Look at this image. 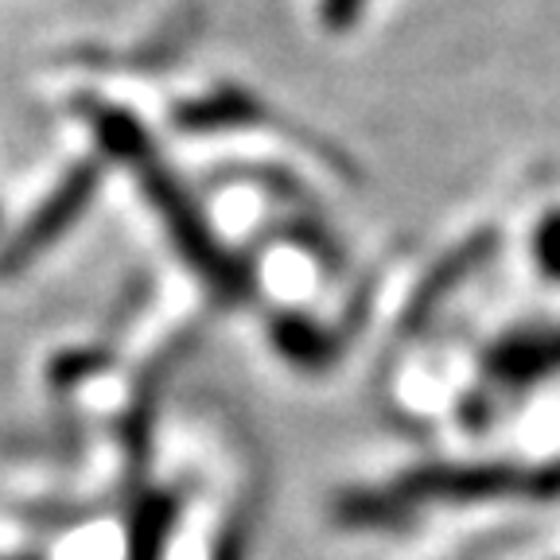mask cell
<instances>
[{
	"instance_id": "6da1fadb",
	"label": "cell",
	"mask_w": 560,
	"mask_h": 560,
	"mask_svg": "<svg viewBox=\"0 0 560 560\" xmlns=\"http://www.w3.org/2000/svg\"><path fill=\"white\" fill-rule=\"evenodd\" d=\"M90 121H94L102 149L114 160H121L132 172L144 202H149V207L156 210V219L164 222L167 242L175 245V254L199 272L202 284L222 300L249 296V272H245V265L237 261L226 245H222V237L210 230L199 202L187 195V187L175 179L172 167L160 160V152L152 149L149 132L140 129L137 117L121 114V109H94Z\"/></svg>"
},
{
	"instance_id": "7a4b0ae2",
	"label": "cell",
	"mask_w": 560,
	"mask_h": 560,
	"mask_svg": "<svg viewBox=\"0 0 560 560\" xmlns=\"http://www.w3.org/2000/svg\"><path fill=\"white\" fill-rule=\"evenodd\" d=\"M560 487V475L525 471L514 464H471V467H429V471L405 475L389 494L347 502V514L359 522H382L401 517L405 510L424 502H499V499H529V494H552Z\"/></svg>"
},
{
	"instance_id": "3957f363",
	"label": "cell",
	"mask_w": 560,
	"mask_h": 560,
	"mask_svg": "<svg viewBox=\"0 0 560 560\" xmlns=\"http://www.w3.org/2000/svg\"><path fill=\"white\" fill-rule=\"evenodd\" d=\"M97 187H102V167H97L94 160L70 167L59 184H55V191L32 210V219H27L24 226L12 234V242L4 245V254H0V272L12 277V272L27 269L35 257H44L47 249H51V245L82 219V210L94 202Z\"/></svg>"
},
{
	"instance_id": "277c9868",
	"label": "cell",
	"mask_w": 560,
	"mask_h": 560,
	"mask_svg": "<svg viewBox=\"0 0 560 560\" xmlns=\"http://www.w3.org/2000/svg\"><path fill=\"white\" fill-rule=\"evenodd\" d=\"M560 370V331H522L490 354V374L510 385H529Z\"/></svg>"
},
{
	"instance_id": "5b68a950",
	"label": "cell",
	"mask_w": 560,
	"mask_h": 560,
	"mask_svg": "<svg viewBox=\"0 0 560 560\" xmlns=\"http://www.w3.org/2000/svg\"><path fill=\"white\" fill-rule=\"evenodd\" d=\"M272 347H277L289 362H296V366H324V362L335 354L331 335H327L319 324H312V319L292 315V312L272 319Z\"/></svg>"
},
{
	"instance_id": "8992f818",
	"label": "cell",
	"mask_w": 560,
	"mask_h": 560,
	"mask_svg": "<svg viewBox=\"0 0 560 560\" xmlns=\"http://www.w3.org/2000/svg\"><path fill=\"white\" fill-rule=\"evenodd\" d=\"M172 525H175L172 494H152V499L140 502L129 529V560H164Z\"/></svg>"
},
{
	"instance_id": "52a82bcc",
	"label": "cell",
	"mask_w": 560,
	"mask_h": 560,
	"mask_svg": "<svg viewBox=\"0 0 560 560\" xmlns=\"http://www.w3.org/2000/svg\"><path fill=\"white\" fill-rule=\"evenodd\" d=\"M487 237H479V242H471V245H459L452 257H447L440 269H432V277H429V284L417 292V300H412V307H409V324H417V319H424V315L432 312V307L440 304V300L447 296V292L459 284V280L467 277V272L475 269V265L487 257Z\"/></svg>"
},
{
	"instance_id": "ba28073f",
	"label": "cell",
	"mask_w": 560,
	"mask_h": 560,
	"mask_svg": "<svg viewBox=\"0 0 560 560\" xmlns=\"http://www.w3.org/2000/svg\"><path fill=\"white\" fill-rule=\"evenodd\" d=\"M534 257L545 277L560 280V210H549L534 230Z\"/></svg>"
},
{
	"instance_id": "9c48e42d",
	"label": "cell",
	"mask_w": 560,
	"mask_h": 560,
	"mask_svg": "<svg viewBox=\"0 0 560 560\" xmlns=\"http://www.w3.org/2000/svg\"><path fill=\"white\" fill-rule=\"evenodd\" d=\"M245 549H249V534H245V525L230 522L219 534V541H214L210 560H245Z\"/></svg>"
},
{
	"instance_id": "30bf717a",
	"label": "cell",
	"mask_w": 560,
	"mask_h": 560,
	"mask_svg": "<svg viewBox=\"0 0 560 560\" xmlns=\"http://www.w3.org/2000/svg\"><path fill=\"white\" fill-rule=\"evenodd\" d=\"M319 9H324V24L331 27V32H347V27L362 16L366 0H324Z\"/></svg>"
},
{
	"instance_id": "8fae6325",
	"label": "cell",
	"mask_w": 560,
	"mask_h": 560,
	"mask_svg": "<svg viewBox=\"0 0 560 560\" xmlns=\"http://www.w3.org/2000/svg\"><path fill=\"white\" fill-rule=\"evenodd\" d=\"M16 560H35V557H16Z\"/></svg>"
}]
</instances>
